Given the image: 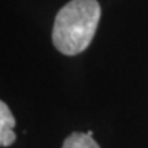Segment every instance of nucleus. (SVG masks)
I'll return each instance as SVG.
<instances>
[{
	"instance_id": "obj_1",
	"label": "nucleus",
	"mask_w": 148,
	"mask_h": 148,
	"mask_svg": "<svg viewBox=\"0 0 148 148\" xmlns=\"http://www.w3.org/2000/svg\"><path fill=\"white\" fill-rule=\"evenodd\" d=\"M100 15L97 0H70L55 16L52 29L55 48L67 56L85 51L95 37Z\"/></svg>"
},
{
	"instance_id": "obj_2",
	"label": "nucleus",
	"mask_w": 148,
	"mask_h": 148,
	"mask_svg": "<svg viewBox=\"0 0 148 148\" xmlns=\"http://www.w3.org/2000/svg\"><path fill=\"white\" fill-rule=\"evenodd\" d=\"M15 118L11 114L8 106L0 100V147H8L15 141Z\"/></svg>"
},
{
	"instance_id": "obj_3",
	"label": "nucleus",
	"mask_w": 148,
	"mask_h": 148,
	"mask_svg": "<svg viewBox=\"0 0 148 148\" xmlns=\"http://www.w3.org/2000/svg\"><path fill=\"white\" fill-rule=\"evenodd\" d=\"M62 148H100L89 133L74 132L63 141Z\"/></svg>"
}]
</instances>
